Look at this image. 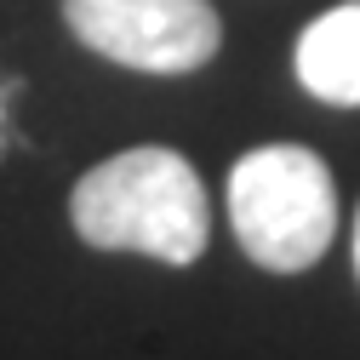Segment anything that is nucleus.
<instances>
[{
    "label": "nucleus",
    "instance_id": "1",
    "mask_svg": "<svg viewBox=\"0 0 360 360\" xmlns=\"http://www.w3.org/2000/svg\"><path fill=\"white\" fill-rule=\"evenodd\" d=\"M69 223L92 252H138L184 269L212 240L206 184L166 143H138L98 160L69 189Z\"/></svg>",
    "mask_w": 360,
    "mask_h": 360
},
{
    "label": "nucleus",
    "instance_id": "2",
    "mask_svg": "<svg viewBox=\"0 0 360 360\" xmlns=\"http://www.w3.org/2000/svg\"><path fill=\"white\" fill-rule=\"evenodd\" d=\"M229 223L269 275H303L338 235V184L309 143H263L229 166Z\"/></svg>",
    "mask_w": 360,
    "mask_h": 360
},
{
    "label": "nucleus",
    "instance_id": "3",
    "mask_svg": "<svg viewBox=\"0 0 360 360\" xmlns=\"http://www.w3.org/2000/svg\"><path fill=\"white\" fill-rule=\"evenodd\" d=\"M63 23L86 52L138 75H189L223 46L212 0H63Z\"/></svg>",
    "mask_w": 360,
    "mask_h": 360
},
{
    "label": "nucleus",
    "instance_id": "4",
    "mask_svg": "<svg viewBox=\"0 0 360 360\" xmlns=\"http://www.w3.org/2000/svg\"><path fill=\"white\" fill-rule=\"evenodd\" d=\"M297 86L314 103L332 109H360V0L321 12L292 46Z\"/></svg>",
    "mask_w": 360,
    "mask_h": 360
},
{
    "label": "nucleus",
    "instance_id": "5",
    "mask_svg": "<svg viewBox=\"0 0 360 360\" xmlns=\"http://www.w3.org/2000/svg\"><path fill=\"white\" fill-rule=\"evenodd\" d=\"M354 275H360V212H354Z\"/></svg>",
    "mask_w": 360,
    "mask_h": 360
}]
</instances>
